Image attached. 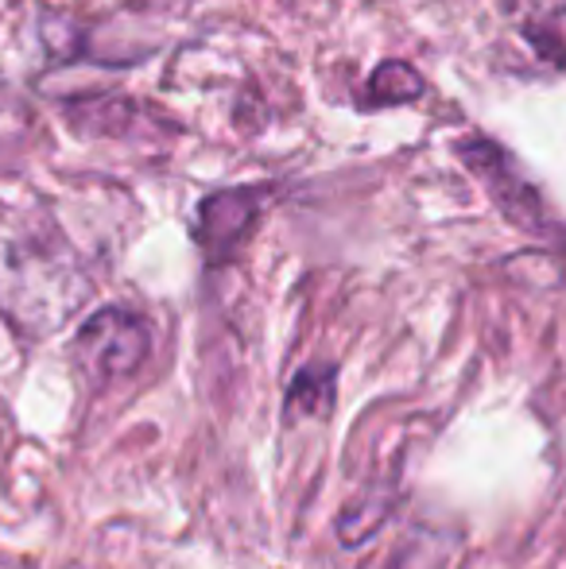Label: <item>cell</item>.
Masks as SVG:
<instances>
[{
    "instance_id": "obj_5",
    "label": "cell",
    "mask_w": 566,
    "mask_h": 569,
    "mask_svg": "<svg viewBox=\"0 0 566 569\" xmlns=\"http://www.w3.org/2000/svg\"><path fill=\"white\" fill-rule=\"evenodd\" d=\"M315 399H330V372H302L299 380L291 383V411L295 407H307V411H315Z\"/></svg>"
},
{
    "instance_id": "obj_3",
    "label": "cell",
    "mask_w": 566,
    "mask_h": 569,
    "mask_svg": "<svg viewBox=\"0 0 566 569\" xmlns=\"http://www.w3.org/2000/svg\"><path fill=\"white\" fill-rule=\"evenodd\" d=\"M508 16L544 59L566 62V0H508Z\"/></svg>"
},
{
    "instance_id": "obj_2",
    "label": "cell",
    "mask_w": 566,
    "mask_h": 569,
    "mask_svg": "<svg viewBox=\"0 0 566 569\" xmlns=\"http://www.w3.org/2000/svg\"><path fill=\"white\" fill-rule=\"evenodd\" d=\"M148 326L140 322L132 310L109 307L98 310L90 322L78 330L75 338V360L86 372V380L106 388V383H117L125 376H132L148 357Z\"/></svg>"
},
{
    "instance_id": "obj_1",
    "label": "cell",
    "mask_w": 566,
    "mask_h": 569,
    "mask_svg": "<svg viewBox=\"0 0 566 569\" xmlns=\"http://www.w3.org/2000/svg\"><path fill=\"white\" fill-rule=\"evenodd\" d=\"M82 302L70 256L36 232H0V310L47 333Z\"/></svg>"
},
{
    "instance_id": "obj_4",
    "label": "cell",
    "mask_w": 566,
    "mask_h": 569,
    "mask_svg": "<svg viewBox=\"0 0 566 569\" xmlns=\"http://www.w3.org/2000/svg\"><path fill=\"white\" fill-rule=\"evenodd\" d=\"M373 90L385 101H404V98H411V93H419V78L411 74L408 67H400V62H388V67L373 78Z\"/></svg>"
}]
</instances>
